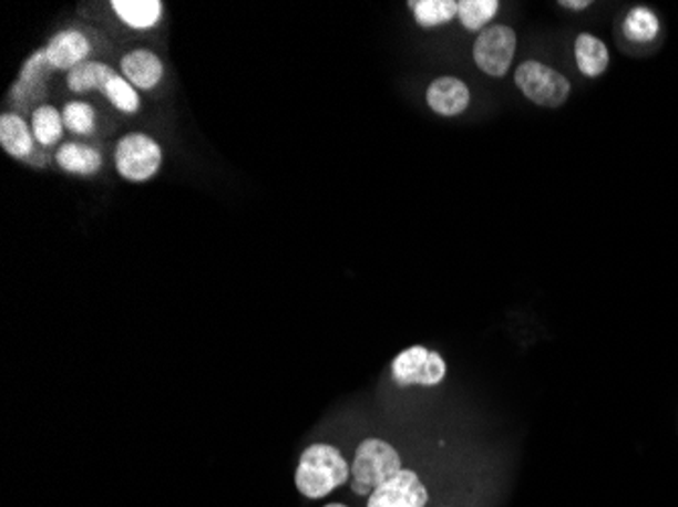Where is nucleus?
I'll return each mask as SVG.
<instances>
[{
  "instance_id": "7ed1b4c3",
  "label": "nucleus",
  "mask_w": 678,
  "mask_h": 507,
  "mask_svg": "<svg viewBox=\"0 0 678 507\" xmlns=\"http://www.w3.org/2000/svg\"><path fill=\"white\" fill-rule=\"evenodd\" d=\"M116 170L122 179L131 183H145L157 175L163 165V148L153 136L145 133H131L122 136L114 151Z\"/></svg>"
},
{
  "instance_id": "4468645a",
  "label": "nucleus",
  "mask_w": 678,
  "mask_h": 507,
  "mask_svg": "<svg viewBox=\"0 0 678 507\" xmlns=\"http://www.w3.org/2000/svg\"><path fill=\"white\" fill-rule=\"evenodd\" d=\"M429 353L431 351L423 348V345H412L409 350L402 351L394 362H392V375H394V382L399 386H414L421 382V375H423L424 365L429 360Z\"/></svg>"
},
{
  "instance_id": "1a4fd4ad",
  "label": "nucleus",
  "mask_w": 678,
  "mask_h": 507,
  "mask_svg": "<svg viewBox=\"0 0 678 507\" xmlns=\"http://www.w3.org/2000/svg\"><path fill=\"white\" fill-rule=\"evenodd\" d=\"M121 72L134 87L148 92L161 84L165 75V65L157 53L148 49H134L122 55Z\"/></svg>"
},
{
  "instance_id": "a878e982",
  "label": "nucleus",
  "mask_w": 678,
  "mask_h": 507,
  "mask_svg": "<svg viewBox=\"0 0 678 507\" xmlns=\"http://www.w3.org/2000/svg\"><path fill=\"white\" fill-rule=\"evenodd\" d=\"M326 507H348V506H343V504H329V506Z\"/></svg>"
},
{
  "instance_id": "aec40b11",
  "label": "nucleus",
  "mask_w": 678,
  "mask_h": 507,
  "mask_svg": "<svg viewBox=\"0 0 678 507\" xmlns=\"http://www.w3.org/2000/svg\"><path fill=\"white\" fill-rule=\"evenodd\" d=\"M497 11V0H461L458 17L468 31H484L485 23H490Z\"/></svg>"
},
{
  "instance_id": "20e7f679",
  "label": "nucleus",
  "mask_w": 678,
  "mask_h": 507,
  "mask_svg": "<svg viewBox=\"0 0 678 507\" xmlns=\"http://www.w3.org/2000/svg\"><path fill=\"white\" fill-rule=\"evenodd\" d=\"M399 472H402L399 451L380 438H366L356 451L351 465L353 482L370 487L372 492Z\"/></svg>"
},
{
  "instance_id": "6e6552de",
  "label": "nucleus",
  "mask_w": 678,
  "mask_h": 507,
  "mask_svg": "<svg viewBox=\"0 0 678 507\" xmlns=\"http://www.w3.org/2000/svg\"><path fill=\"white\" fill-rule=\"evenodd\" d=\"M92 45L88 37L78 29H63L58 35L53 37L45 48L49 63L53 70L61 72H72L80 63H84L90 55Z\"/></svg>"
},
{
  "instance_id": "f03ea898",
  "label": "nucleus",
  "mask_w": 678,
  "mask_h": 507,
  "mask_svg": "<svg viewBox=\"0 0 678 507\" xmlns=\"http://www.w3.org/2000/svg\"><path fill=\"white\" fill-rule=\"evenodd\" d=\"M514 84L536 106L558 108L569 100V80L541 61L521 63L514 73Z\"/></svg>"
},
{
  "instance_id": "f8f14e48",
  "label": "nucleus",
  "mask_w": 678,
  "mask_h": 507,
  "mask_svg": "<svg viewBox=\"0 0 678 507\" xmlns=\"http://www.w3.org/2000/svg\"><path fill=\"white\" fill-rule=\"evenodd\" d=\"M55 163L60 169L72 175H94L102 169V155L96 148L82 143H63L55 151Z\"/></svg>"
},
{
  "instance_id": "9b49d317",
  "label": "nucleus",
  "mask_w": 678,
  "mask_h": 507,
  "mask_svg": "<svg viewBox=\"0 0 678 507\" xmlns=\"http://www.w3.org/2000/svg\"><path fill=\"white\" fill-rule=\"evenodd\" d=\"M112 11L122 23L136 31H146L161 23L163 2L161 0H112Z\"/></svg>"
},
{
  "instance_id": "5701e85b",
  "label": "nucleus",
  "mask_w": 678,
  "mask_h": 507,
  "mask_svg": "<svg viewBox=\"0 0 678 507\" xmlns=\"http://www.w3.org/2000/svg\"><path fill=\"white\" fill-rule=\"evenodd\" d=\"M51 72H55V70L49 63L45 49H39L29 60L24 61L21 73H19V80H23V82H45V77Z\"/></svg>"
},
{
  "instance_id": "f3484780",
  "label": "nucleus",
  "mask_w": 678,
  "mask_h": 507,
  "mask_svg": "<svg viewBox=\"0 0 678 507\" xmlns=\"http://www.w3.org/2000/svg\"><path fill=\"white\" fill-rule=\"evenodd\" d=\"M409 4L412 7L417 23L423 29L451 23V19L460 12L458 0H419Z\"/></svg>"
},
{
  "instance_id": "412c9836",
  "label": "nucleus",
  "mask_w": 678,
  "mask_h": 507,
  "mask_svg": "<svg viewBox=\"0 0 678 507\" xmlns=\"http://www.w3.org/2000/svg\"><path fill=\"white\" fill-rule=\"evenodd\" d=\"M63 124L73 134H94L96 131V110L88 102H68L61 112Z\"/></svg>"
},
{
  "instance_id": "9d476101",
  "label": "nucleus",
  "mask_w": 678,
  "mask_h": 507,
  "mask_svg": "<svg viewBox=\"0 0 678 507\" xmlns=\"http://www.w3.org/2000/svg\"><path fill=\"white\" fill-rule=\"evenodd\" d=\"M35 136L29 124L19 114H2L0 116V146L7 155L19 161H27L35 153Z\"/></svg>"
},
{
  "instance_id": "393cba45",
  "label": "nucleus",
  "mask_w": 678,
  "mask_h": 507,
  "mask_svg": "<svg viewBox=\"0 0 678 507\" xmlns=\"http://www.w3.org/2000/svg\"><path fill=\"white\" fill-rule=\"evenodd\" d=\"M558 4L565 7V9H573V11H583V9L592 7V0H561Z\"/></svg>"
},
{
  "instance_id": "423d86ee",
  "label": "nucleus",
  "mask_w": 678,
  "mask_h": 507,
  "mask_svg": "<svg viewBox=\"0 0 678 507\" xmlns=\"http://www.w3.org/2000/svg\"><path fill=\"white\" fill-rule=\"evenodd\" d=\"M429 492L417 473L402 469L387 484L376 487L368 497V507H424Z\"/></svg>"
},
{
  "instance_id": "6ab92c4d",
  "label": "nucleus",
  "mask_w": 678,
  "mask_h": 507,
  "mask_svg": "<svg viewBox=\"0 0 678 507\" xmlns=\"http://www.w3.org/2000/svg\"><path fill=\"white\" fill-rule=\"evenodd\" d=\"M100 92L109 97V102L114 108L121 110L124 114H134L141 108L138 92L134 90V85L122 73H112Z\"/></svg>"
},
{
  "instance_id": "dca6fc26",
  "label": "nucleus",
  "mask_w": 678,
  "mask_h": 507,
  "mask_svg": "<svg viewBox=\"0 0 678 507\" xmlns=\"http://www.w3.org/2000/svg\"><path fill=\"white\" fill-rule=\"evenodd\" d=\"M112 73L114 70L102 61H84L78 68H73L72 72H68V87L78 94L102 90Z\"/></svg>"
},
{
  "instance_id": "b1692460",
  "label": "nucleus",
  "mask_w": 678,
  "mask_h": 507,
  "mask_svg": "<svg viewBox=\"0 0 678 507\" xmlns=\"http://www.w3.org/2000/svg\"><path fill=\"white\" fill-rule=\"evenodd\" d=\"M445 374H448V365H445V360L441 358V353L431 351V353H429V360H427V365H424L423 375H421L419 386H436V384H441V382H443Z\"/></svg>"
},
{
  "instance_id": "a211bd4d",
  "label": "nucleus",
  "mask_w": 678,
  "mask_h": 507,
  "mask_svg": "<svg viewBox=\"0 0 678 507\" xmlns=\"http://www.w3.org/2000/svg\"><path fill=\"white\" fill-rule=\"evenodd\" d=\"M660 31V21L656 12L648 7H634L624 19V35L634 43H648Z\"/></svg>"
},
{
  "instance_id": "4be33fe9",
  "label": "nucleus",
  "mask_w": 678,
  "mask_h": 507,
  "mask_svg": "<svg viewBox=\"0 0 678 507\" xmlns=\"http://www.w3.org/2000/svg\"><path fill=\"white\" fill-rule=\"evenodd\" d=\"M45 82H23L17 80V84L12 85L11 97L14 106L23 112H29L39 102H43L45 97Z\"/></svg>"
},
{
  "instance_id": "f257e3e1",
  "label": "nucleus",
  "mask_w": 678,
  "mask_h": 507,
  "mask_svg": "<svg viewBox=\"0 0 678 507\" xmlns=\"http://www.w3.org/2000/svg\"><path fill=\"white\" fill-rule=\"evenodd\" d=\"M350 472L348 461L343 459L338 448L317 443L305 448L295 473V484L305 497L321 499L346 484Z\"/></svg>"
},
{
  "instance_id": "0eeeda50",
  "label": "nucleus",
  "mask_w": 678,
  "mask_h": 507,
  "mask_svg": "<svg viewBox=\"0 0 678 507\" xmlns=\"http://www.w3.org/2000/svg\"><path fill=\"white\" fill-rule=\"evenodd\" d=\"M472 102L470 87L461 82L460 77L443 75L431 82L427 90V104L439 116H460Z\"/></svg>"
},
{
  "instance_id": "39448f33",
  "label": "nucleus",
  "mask_w": 678,
  "mask_h": 507,
  "mask_svg": "<svg viewBox=\"0 0 678 507\" xmlns=\"http://www.w3.org/2000/svg\"><path fill=\"white\" fill-rule=\"evenodd\" d=\"M516 45H518L516 31L508 24L485 27L473 43V61L485 75L504 77L514 60Z\"/></svg>"
},
{
  "instance_id": "ddd939ff",
  "label": "nucleus",
  "mask_w": 678,
  "mask_h": 507,
  "mask_svg": "<svg viewBox=\"0 0 678 507\" xmlns=\"http://www.w3.org/2000/svg\"><path fill=\"white\" fill-rule=\"evenodd\" d=\"M575 60L583 75L599 77L609 65V51L602 39L582 33L575 39Z\"/></svg>"
},
{
  "instance_id": "2eb2a0df",
  "label": "nucleus",
  "mask_w": 678,
  "mask_h": 507,
  "mask_svg": "<svg viewBox=\"0 0 678 507\" xmlns=\"http://www.w3.org/2000/svg\"><path fill=\"white\" fill-rule=\"evenodd\" d=\"M63 128H65V124H63V116H61L60 110L53 108L49 104H43V106L33 110V114H31V131H33L37 143L43 146V148L55 145L61 136H63Z\"/></svg>"
}]
</instances>
